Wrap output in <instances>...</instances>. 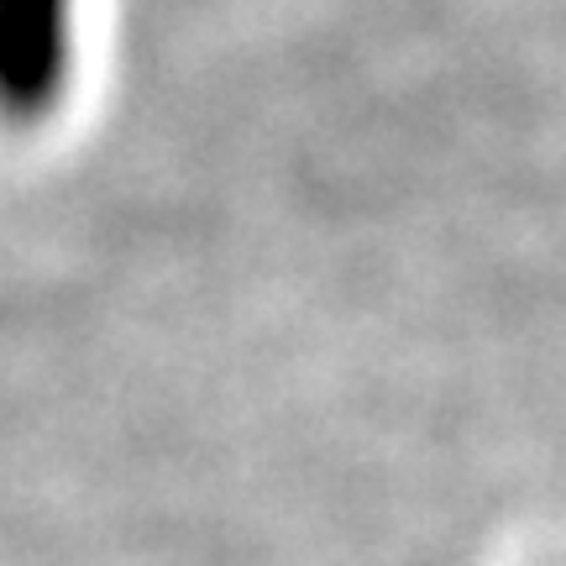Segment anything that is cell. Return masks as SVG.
Here are the masks:
<instances>
[{"label": "cell", "mask_w": 566, "mask_h": 566, "mask_svg": "<svg viewBox=\"0 0 566 566\" xmlns=\"http://www.w3.org/2000/svg\"><path fill=\"white\" fill-rule=\"evenodd\" d=\"M80 69V0H0V122L42 126Z\"/></svg>", "instance_id": "6da1fadb"}]
</instances>
